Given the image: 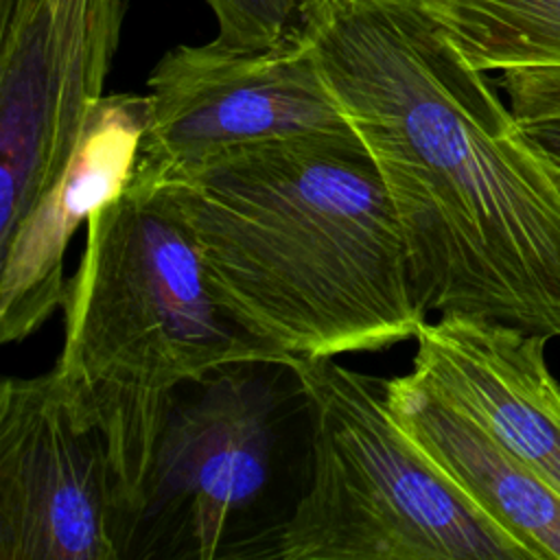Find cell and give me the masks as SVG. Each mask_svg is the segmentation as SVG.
<instances>
[{
  "label": "cell",
  "instance_id": "8fae6325",
  "mask_svg": "<svg viewBox=\"0 0 560 560\" xmlns=\"http://www.w3.org/2000/svg\"><path fill=\"white\" fill-rule=\"evenodd\" d=\"M392 411L413 442L534 560H560V490L470 416L411 374L387 378Z\"/></svg>",
  "mask_w": 560,
  "mask_h": 560
},
{
  "label": "cell",
  "instance_id": "8992f818",
  "mask_svg": "<svg viewBox=\"0 0 560 560\" xmlns=\"http://www.w3.org/2000/svg\"><path fill=\"white\" fill-rule=\"evenodd\" d=\"M147 88L140 160L153 166L265 140H361L295 26L256 50L214 39L175 46L158 59Z\"/></svg>",
  "mask_w": 560,
  "mask_h": 560
},
{
  "label": "cell",
  "instance_id": "6da1fadb",
  "mask_svg": "<svg viewBox=\"0 0 560 560\" xmlns=\"http://www.w3.org/2000/svg\"><path fill=\"white\" fill-rule=\"evenodd\" d=\"M295 28L396 208L420 304L560 337V177L422 0H302Z\"/></svg>",
  "mask_w": 560,
  "mask_h": 560
},
{
  "label": "cell",
  "instance_id": "5bb4252c",
  "mask_svg": "<svg viewBox=\"0 0 560 560\" xmlns=\"http://www.w3.org/2000/svg\"><path fill=\"white\" fill-rule=\"evenodd\" d=\"M499 85L518 122L560 116V66L503 70Z\"/></svg>",
  "mask_w": 560,
  "mask_h": 560
},
{
  "label": "cell",
  "instance_id": "7a4b0ae2",
  "mask_svg": "<svg viewBox=\"0 0 560 560\" xmlns=\"http://www.w3.org/2000/svg\"><path fill=\"white\" fill-rule=\"evenodd\" d=\"M219 308L282 363L383 350L429 319L389 192L361 140H265L144 160Z\"/></svg>",
  "mask_w": 560,
  "mask_h": 560
},
{
  "label": "cell",
  "instance_id": "9c48e42d",
  "mask_svg": "<svg viewBox=\"0 0 560 560\" xmlns=\"http://www.w3.org/2000/svg\"><path fill=\"white\" fill-rule=\"evenodd\" d=\"M147 125V94L103 96L57 182L0 236L2 343L26 339L63 304L66 247L74 230L131 179Z\"/></svg>",
  "mask_w": 560,
  "mask_h": 560
},
{
  "label": "cell",
  "instance_id": "52a82bcc",
  "mask_svg": "<svg viewBox=\"0 0 560 560\" xmlns=\"http://www.w3.org/2000/svg\"><path fill=\"white\" fill-rule=\"evenodd\" d=\"M125 558L101 431L52 365L0 387V560Z\"/></svg>",
  "mask_w": 560,
  "mask_h": 560
},
{
  "label": "cell",
  "instance_id": "4fadbf2b",
  "mask_svg": "<svg viewBox=\"0 0 560 560\" xmlns=\"http://www.w3.org/2000/svg\"><path fill=\"white\" fill-rule=\"evenodd\" d=\"M217 18L214 42L256 50L280 42L298 22L302 0H206Z\"/></svg>",
  "mask_w": 560,
  "mask_h": 560
},
{
  "label": "cell",
  "instance_id": "7c38bea8",
  "mask_svg": "<svg viewBox=\"0 0 560 560\" xmlns=\"http://www.w3.org/2000/svg\"><path fill=\"white\" fill-rule=\"evenodd\" d=\"M479 70L558 68L560 0H422Z\"/></svg>",
  "mask_w": 560,
  "mask_h": 560
},
{
  "label": "cell",
  "instance_id": "2e32d148",
  "mask_svg": "<svg viewBox=\"0 0 560 560\" xmlns=\"http://www.w3.org/2000/svg\"><path fill=\"white\" fill-rule=\"evenodd\" d=\"M532 144L560 177V116H547L529 122H521Z\"/></svg>",
  "mask_w": 560,
  "mask_h": 560
},
{
  "label": "cell",
  "instance_id": "277c9868",
  "mask_svg": "<svg viewBox=\"0 0 560 560\" xmlns=\"http://www.w3.org/2000/svg\"><path fill=\"white\" fill-rule=\"evenodd\" d=\"M311 429L308 483L258 540L280 560H534L413 442L387 378L295 359Z\"/></svg>",
  "mask_w": 560,
  "mask_h": 560
},
{
  "label": "cell",
  "instance_id": "ba28073f",
  "mask_svg": "<svg viewBox=\"0 0 560 560\" xmlns=\"http://www.w3.org/2000/svg\"><path fill=\"white\" fill-rule=\"evenodd\" d=\"M413 341L409 374L560 490V385L545 363L549 339L481 317L440 315Z\"/></svg>",
  "mask_w": 560,
  "mask_h": 560
},
{
  "label": "cell",
  "instance_id": "5b68a950",
  "mask_svg": "<svg viewBox=\"0 0 560 560\" xmlns=\"http://www.w3.org/2000/svg\"><path fill=\"white\" fill-rule=\"evenodd\" d=\"M287 363L247 361L184 383L160 431L129 553L212 560L265 492Z\"/></svg>",
  "mask_w": 560,
  "mask_h": 560
},
{
  "label": "cell",
  "instance_id": "9a60e30c",
  "mask_svg": "<svg viewBox=\"0 0 560 560\" xmlns=\"http://www.w3.org/2000/svg\"><path fill=\"white\" fill-rule=\"evenodd\" d=\"M61 39L118 42L122 0H48Z\"/></svg>",
  "mask_w": 560,
  "mask_h": 560
},
{
  "label": "cell",
  "instance_id": "30bf717a",
  "mask_svg": "<svg viewBox=\"0 0 560 560\" xmlns=\"http://www.w3.org/2000/svg\"><path fill=\"white\" fill-rule=\"evenodd\" d=\"M0 236L57 182L81 136L70 127L48 0H0Z\"/></svg>",
  "mask_w": 560,
  "mask_h": 560
},
{
  "label": "cell",
  "instance_id": "3957f363",
  "mask_svg": "<svg viewBox=\"0 0 560 560\" xmlns=\"http://www.w3.org/2000/svg\"><path fill=\"white\" fill-rule=\"evenodd\" d=\"M61 308L55 368L81 420L105 440L129 556L177 389L230 363L282 361L219 308L190 234L140 160L127 186L90 214Z\"/></svg>",
  "mask_w": 560,
  "mask_h": 560
}]
</instances>
